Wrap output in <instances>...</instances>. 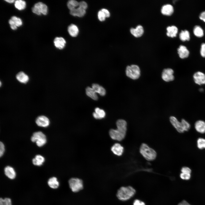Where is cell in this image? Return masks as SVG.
I'll return each instance as SVG.
<instances>
[{"label": "cell", "mask_w": 205, "mask_h": 205, "mask_svg": "<svg viewBox=\"0 0 205 205\" xmlns=\"http://www.w3.org/2000/svg\"><path fill=\"white\" fill-rule=\"evenodd\" d=\"M116 125L117 129H110L109 131V135L113 140L121 141L125 138L126 135L127 122L124 120L119 119L116 121Z\"/></svg>", "instance_id": "6da1fadb"}, {"label": "cell", "mask_w": 205, "mask_h": 205, "mask_svg": "<svg viewBox=\"0 0 205 205\" xmlns=\"http://www.w3.org/2000/svg\"><path fill=\"white\" fill-rule=\"evenodd\" d=\"M136 191L134 188L130 186H122L118 190L116 196L120 200L126 201L133 196Z\"/></svg>", "instance_id": "7a4b0ae2"}, {"label": "cell", "mask_w": 205, "mask_h": 205, "mask_svg": "<svg viewBox=\"0 0 205 205\" xmlns=\"http://www.w3.org/2000/svg\"><path fill=\"white\" fill-rule=\"evenodd\" d=\"M140 151L143 157L148 161H153L157 156V153L155 151L145 143L141 144L140 148Z\"/></svg>", "instance_id": "3957f363"}, {"label": "cell", "mask_w": 205, "mask_h": 205, "mask_svg": "<svg viewBox=\"0 0 205 205\" xmlns=\"http://www.w3.org/2000/svg\"><path fill=\"white\" fill-rule=\"evenodd\" d=\"M126 73L127 76L129 78L133 79H136L140 76V70L138 66L132 65L126 67Z\"/></svg>", "instance_id": "277c9868"}, {"label": "cell", "mask_w": 205, "mask_h": 205, "mask_svg": "<svg viewBox=\"0 0 205 205\" xmlns=\"http://www.w3.org/2000/svg\"><path fill=\"white\" fill-rule=\"evenodd\" d=\"M33 142H35L37 145L41 147L46 143L47 140L46 136L42 132L38 131L34 132L31 137Z\"/></svg>", "instance_id": "5b68a950"}, {"label": "cell", "mask_w": 205, "mask_h": 205, "mask_svg": "<svg viewBox=\"0 0 205 205\" xmlns=\"http://www.w3.org/2000/svg\"><path fill=\"white\" fill-rule=\"evenodd\" d=\"M69 187L74 192H78L83 188V183L82 180L76 178H71L68 181Z\"/></svg>", "instance_id": "8992f818"}, {"label": "cell", "mask_w": 205, "mask_h": 205, "mask_svg": "<svg viewBox=\"0 0 205 205\" xmlns=\"http://www.w3.org/2000/svg\"><path fill=\"white\" fill-rule=\"evenodd\" d=\"M33 13L38 15L41 14L46 15L48 13V8L47 6L42 2L36 3L32 8Z\"/></svg>", "instance_id": "52a82bcc"}, {"label": "cell", "mask_w": 205, "mask_h": 205, "mask_svg": "<svg viewBox=\"0 0 205 205\" xmlns=\"http://www.w3.org/2000/svg\"><path fill=\"white\" fill-rule=\"evenodd\" d=\"M173 73V70L172 69H165L162 72V78L163 80L166 82L172 81L174 79Z\"/></svg>", "instance_id": "ba28073f"}, {"label": "cell", "mask_w": 205, "mask_h": 205, "mask_svg": "<svg viewBox=\"0 0 205 205\" xmlns=\"http://www.w3.org/2000/svg\"><path fill=\"white\" fill-rule=\"evenodd\" d=\"M9 23L11 28L13 30H16L17 27L21 26L22 24L21 19L15 16H12L9 20Z\"/></svg>", "instance_id": "9c48e42d"}, {"label": "cell", "mask_w": 205, "mask_h": 205, "mask_svg": "<svg viewBox=\"0 0 205 205\" xmlns=\"http://www.w3.org/2000/svg\"><path fill=\"white\" fill-rule=\"evenodd\" d=\"M169 120L171 124L178 132L181 133L184 132L181 122H179L175 117L171 116L169 118Z\"/></svg>", "instance_id": "30bf717a"}, {"label": "cell", "mask_w": 205, "mask_h": 205, "mask_svg": "<svg viewBox=\"0 0 205 205\" xmlns=\"http://www.w3.org/2000/svg\"><path fill=\"white\" fill-rule=\"evenodd\" d=\"M193 77L196 83L200 85L205 84V74L203 73L197 72L194 74Z\"/></svg>", "instance_id": "8fae6325"}, {"label": "cell", "mask_w": 205, "mask_h": 205, "mask_svg": "<svg viewBox=\"0 0 205 205\" xmlns=\"http://www.w3.org/2000/svg\"><path fill=\"white\" fill-rule=\"evenodd\" d=\"M36 122L38 126L44 127H48L50 123L48 118L43 115L38 116L36 119Z\"/></svg>", "instance_id": "7c38bea8"}, {"label": "cell", "mask_w": 205, "mask_h": 205, "mask_svg": "<svg viewBox=\"0 0 205 205\" xmlns=\"http://www.w3.org/2000/svg\"><path fill=\"white\" fill-rule=\"evenodd\" d=\"M4 173L6 176L9 179L13 180L16 176V173L14 169L10 166H7L4 168Z\"/></svg>", "instance_id": "4fadbf2b"}, {"label": "cell", "mask_w": 205, "mask_h": 205, "mask_svg": "<svg viewBox=\"0 0 205 205\" xmlns=\"http://www.w3.org/2000/svg\"><path fill=\"white\" fill-rule=\"evenodd\" d=\"M124 147L119 143L115 144L111 147V150L115 155L120 156L124 152Z\"/></svg>", "instance_id": "5bb4252c"}, {"label": "cell", "mask_w": 205, "mask_h": 205, "mask_svg": "<svg viewBox=\"0 0 205 205\" xmlns=\"http://www.w3.org/2000/svg\"><path fill=\"white\" fill-rule=\"evenodd\" d=\"M54 43L55 46L59 49H63L66 43L65 40L62 37H57L54 39Z\"/></svg>", "instance_id": "9a60e30c"}, {"label": "cell", "mask_w": 205, "mask_h": 205, "mask_svg": "<svg viewBox=\"0 0 205 205\" xmlns=\"http://www.w3.org/2000/svg\"><path fill=\"white\" fill-rule=\"evenodd\" d=\"M177 51L179 57L182 59L187 58L189 56V52L186 47L184 46L180 45Z\"/></svg>", "instance_id": "2e32d148"}, {"label": "cell", "mask_w": 205, "mask_h": 205, "mask_svg": "<svg viewBox=\"0 0 205 205\" xmlns=\"http://www.w3.org/2000/svg\"><path fill=\"white\" fill-rule=\"evenodd\" d=\"M194 127L198 132L201 134L205 133V122L204 121L200 120H197L195 123Z\"/></svg>", "instance_id": "e0dca14e"}, {"label": "cell", "mask_w": 205, "mask_h": 205, "mask_svg": "<svg viewBox=\"0 0 205 205\" xmlns=\"http://www.w3.org/2000/svg\"><path fill=\"white\" fill-rule=\"evenodd\" d=\"M131 33L136 37H139L142 36L144 32L143 26L140 25H138L135 28H133L130 29Z\"/></svg>", "instance_id": "ac0fdd59"}, {"label": "cell", "mask_w": 205, "mask_h": 205, "mask_svg": "<svg viewBox=\"0 0 205 205\" xmlns=\"http://www.w3.org/2000/svg\"><path fill=\"white\" fill-rule=\"evenodd\" d=\"M86 13V10L78 7L70 11V14L74 16L82 17Z\"/></svg>", "instance_id": "d6986e66"}, {"label": "cell", "mask_w": 205, "mask_h": 205, "mask_svg": "<svg viewBox=\"0 0 205 205\" xmlns=\"http://www.w3.org/2000/svg\"><path fill=\"white\" fill-rule=\"evenodd\" d=\"M47 184L48 186L51 188L56 189L60 185V183L57 178L55 177L50 178L48 180Z\"/></svg>", "instance_id": "ffe728a7"}, {"label": "cell", "mask_w": 205, "mask_h": 205, "mask_svg": "<svg viewBox=\"0 0 205 205\" xmlns=\"http://www.w3.org/2000/svg\"><path fill=\"white\" fill-rule=\"evenodd\" d=\"M17 80L20 82L22 83H26L29 80L28 76L23 71L19 72L16 75Z\"/></svg>", "instance_id": "44dd1931"}, {"label": "cell", "mask_w": 205, "mask_h": 205, "mask_svg": "<svg viewBox=\"0 0 205 205\" xmlns=\"http://www.w3.org/2000/svg\"><path fill=\"white\" fill-rule=\"evenodd\" d=\"M161 11L162 14L167 15H170L173 12L174 9L173 6L169 4L163 5L162 7Z\"/></svg>", "instance_id": "7402d4cb"}, {"label": "cell", "mask_w": 205, "mask_h": 205, "mask_svg": "<svg viewBox=\"0 0 205 205\" xmlns=\"http://www.w3.org/2000/svg\"><path fill=\"white\" fill-rule=\"evenodd\" d=\"M67 30L69 35L73 37L77 36L79 32L77 26L73 24L70 25L68 27Z\"/></svg>", "instance_id": "603a6c76"}, {"label": "cell", "mask_w": 205, "mask_h": 205, "mask_svg": "<svg viewBox=\"0 0 205 205\" xmlns=\"http://www.w3.org/2000/svg\"><path fill=\"white\" fill-rule=\"evenodd\" d=\"M167 35L171 37H176L178 32V29L175 26H168L167 28Z\"/></svg>", "instance_id": "cb8c5ba5"}, {"label": "cell", "mask_w": 205, "mask_h": 205, "mask_svg": "<svg viewBox=\"0 0 205 205\" xmlns=\"http://www.w3.org/2000/svg\"><path fill=\"white\" fill-rule=\"evenodd\" d=\"M92 88L96 93H99L101 96H104L106 94V91L105 89L98 84H93Z\"/></svg>", "instance_id": "d4e9b609"}, {"label": "cell", "mask_w": 205, "mask_h": 205, "mask_svg": "<svg viewBox=\"0 0 205 205\" xmlns=\"http://www.w3.org/2000/svg\"><path fill=\"white\" fill-rule=\"evenodd\" d=\"M93 116L96 119H101L104 117L105 113L103 110L97 107L95 109V112L93 113Z\"/></svg>", "instance_id": "484cf974"}, {"label": "cell", "mask_w": 205, "mask_h": 205, "mask_svg": "<svg viewBox=\"0 0 205 205\" xmlns=\"http://www.w3.org/2000/svg\"><path fill=\"white\" fill-rule=\"evenodd\" d=\"M44 161V157L39 155H36L32 160L33 164L37 166H40L42 165Z\"/></svg>", "instance_id": "4316f807"}, {"label": "cell", "mask_w": 205, "mask_h": 205, "mask_svg": "<svg viewBox=\"0 0 205 205\" xmlns=\"http://www.w3.org/2000/svg\"><path fill=\"white\" fill-rule=\"evenodd\" d=\"M86 95L93 100H96L98 99V97L96 93L92 87H87L86 89Z\"/></svg>", "instance_id": "83f0119b"}, {"label": "cell", "mask_w": 205, "mask_h": 205, "mask_svg": "<svg viewBox=\"0 0 205 205\" xmlns=\"http://www.w3.org/2000/svg\"><path fill=\"white\" fill-rule=\"evenodd\" d=\"M179 37L182 41H188L190 39L189 32L187 30H182L179 34Z\"/></svg>", "instance_id": "f1b7e54d"}, {"label": "cell", "mask_w": 205, "mask_h": 205, "mask_svg": "<svg viewBox=\"0 0 205 205\" xmlns=\"http://www.w3.org/2000/svg\"><path fill=\"white\" fill-rule=\"evenodd\" d=\"M26 3L25 1L22 0H17L15 2V7L19 10L24 9L26 7Z\"/></svg>", "instance_id": "f546056e"}, {"label": "cell", "mask_w": 205, "mask_h": 205, "mask_svg": "<svg viewBox=\"0 0 205 205\" xmlns=\"http://www.w3.org/2000/svg\"><path fill=\"white\" fill-rule=\"evenodd\" d=\"M194 34L196 36L201 37L204 35V31L202 28L198 25L195 26L193 29Z\"/></svg>", "instance_id": "4dcf8cb0"}, {"label": "cell", "mask_w": 205, "mask_h": 205, "mask_svg": "<svg viewBox=\"0 0 205 205\" xmlns=\"http://www.w3.org/2000/svg\"><path fill=\"white\" fill-rule=\"evenodd\" d=\"M79 2L75 0L69 1L67 4V7L70 11L78 7Z\"/></svg>", "instance_id": "1f68e13d"}, {"label": "cell", "mask_w": 205, "mask_h": 205, "mask_svg": "<svg viewBox=\"0 0 205 205\" xmlns=\"http://www.w3.org/2000/svg\"><path fill=\"white\" fill-rule=\"evenodd\" d=\"M197 145L198 148L200 149H205V139L201 138H198Z\"/></svg>", "instance_id": "d6a6232c"}, {"label": "cell", "mask_w": 205, "mask_h": 205, "mask_svg": "<svg viewBox=\"0 0 205 205\" xmlns=\"http://www.w3.org/2000/svg\"><path fill=\"white\" fill-rule=\"evenodd\" d=\"M0 205H12L11 199L9 198H1Z\"/></svg>", "instance_id": "836d02e7"}, {"label": "cell", "mask_w": 205, "mask_h": 205, "mask_svg": "<svg viewBox=\"0 0 205 205\" xmlns=\"http://www.w3.org/2000/svg\"><path fill=\"white\" fill-rule=\"evenodd\" d=\"M181 122L184 132L188 131L190 128V124L184 119L181 120Z\"/></svg>", "instance_id": "e575fe53"}, {"label": "cell", "mask_w": 205, "mask_h": 205, "mask_svg": "<svg viewBox=\"0 0 205 205\" xmlns=\"http://www.w3.org/2000/svg\"><path fill=\"white\" fill-rule=\"evenodd\" d=\"M98 17L99 20L101 21H104L106 18L104 14L101 10L98 12Z\"/></svg>", "instance_id": "d590c367"}, {"label": "cell", "mask_w": 205, "mask_h": 205, "mask_svg": "<svg viewBox=\"0 0 205 205\" xmlns=\"http://www.w3.org/2000/svg\"><path fill=\"white\" fill-rule=\"evenodd\" d=\"M181 178L184 180H188L190 177V174L186 173H182L180 175Z\"/></svg>", "instance_id": "8d00e7d4"}, {"label": "cell", "mask_w": 205, "mask_h": 205, "mask_svg": "<svg viewBox=\"0 0 205 205\" xmlns=\"http://www.w3.org/2000/svg\"><path fill=\"white\" fill-rule=\"evenodd\" d=\"M200 53L201 56L205 58V43H203L201 45Z\"/></svg>", "instance_id": "74e56055"}, {"label": "cell", "mask_w": 205, "mask_h": 205, "mask_svg": "<svg viewBox=\"0 0 205 205\" xmlns=\"http://www.w3.org/2000/svg\"><path fill=\"white\" fill-rule=\"evenodd\" d=\"M182 173H186L190 174L191 170L190 169L186 167H183L181 169Z\"/></svg>", "instance_id": "f35d334b"}, {"label": "cell", "mask_w": 205, "mask_h": 205, "mask_svg": "<svg viewBox=\"0 0 205 205\" xmlns=\"http://www.w3.org/2000/svg\"><path fill=\"white\" fill-rule=\"evenodd\" d=\"M78 7L86 10L88 7V5L85 2L81 1L79 2Z\"/></svg>", "instance_id": "ab89813d"}, {"label": "cell", "mask_w": 205, "mask_h": 205, "mask_svg": "<svg viewBox=\"0 0 205 205\" xmlns=\"http://www.w3.org/2000/svg\"><path fill=\"white\" fill-rule=\"evenodd\" d=\"M5 149V146L1 142H0V157H1L4 152Z\"/></svg>", "instance_id": "60d3db41"}, {"label": "cell", "mask_w": 205, "mask_h": 205, "mask_svg": "<svg viewBox=\"0 0 205 205\" xmlns=\"http://www.w3.org/2000/svg\"><path fill=\"white\" fill-rule=\"evenodd\" d=\"M133 205H145L143 201L138 199L135 200L133 203Z\"/></svg>", "instance_id": "b9f144b4"}, {"label": "cell", "mask_w": 205, "mask_h": 205, "mask_svg": "<svg viewBox=\"0 0 205 205\" xmlns=\"http://www.w3.org/2000/svg\"><path fill=\"white\" fill-rule=\"evenodd\" d=\"M101 10L104 13L106 18L109 17L110 16V13L108 10L105 9H101Z\"/></svg>", "instance_id": "7bdbcfd3"}, {"label": "cell", "mask_w": 205, "mask_h": 205, "mask_svg": "<svg viewBox=\"0 0 205 205\" xmlns=\"http://www.w3.org/2000/svg\"><path fill=\"white\" fill-rule=\"evenodd\" d=\"M199 18L205 22V11L202 12L199 16Z\"/></svg>", "instance_id": "ee69618b"}, {"label": "cell", "mask_w": 205, "mask_h": 205, "mask_svg": "<svg viewBox=\"0 0 205 205\" xmlns=\"http://www.w3.org/2000/svg\"><path fill=\"white\" fill-rule=\"evenodd\" d=\"M178 205H190L185 200H183Z\"/></svg>", "instance_id": "f6af8a7d"}, {"label": "cell", "mask_w": 205, "mask_h": 205, "mask_svg": "<svg viewBox=\"0 0 205 205\" xmlns=\"http://www.w3.org/2000/svg\"><path fill=\"white\" fill-rule=\"evenodd\" d=\"M5 1L7 2V3H13L14 2H15V1L14 0H5Z\"/></svg>", "instance_id": "bcb514c9"}, {"label": "cell", "mask_w": 205, "mask_h": 205, "mask_svg": "<svg viewBox=\"0 0 205 205\" xmlns=\"http://www.w3.org/2000/svg\"><path fill=\"white\" fill-rule=\"evenodd\" d=\"M199 91L200 92H202L203 91V89L202 88H200V89Z\"/></svg>", "instance_id": "7dc6e473"}]
</instances>
